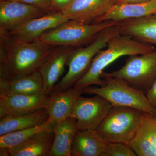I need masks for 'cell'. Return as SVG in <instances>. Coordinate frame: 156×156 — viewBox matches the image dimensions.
Returning <instances> with one entry per match:
<instances>
[{"label": "cell", "instance_id": "26", "mask_svg": "<svg viewBox=\"0 0 156 156\" xmlns=\"http://www.w3.org/2000/svg\"><path fill=\"white\" fill-rule=\"evenodd\" d=\"M74 0H51L53 12H62L66 10Z\"/></svg>", "mask_w": 156, "mask_h": 156}, {"label": "cell", "instance_id": "7", "mask_svg": "<svg viewBox=\"0 0 156 156\" xmlns=\"http://www.w3.org/2000/svg\"><path fill=\"white\" fill-rule=\"evenodd\" d=\"M115 77L126 81L131 87L146 93L156 80V49L144 54L129 56L122 68L103 73V77Z\"/></svg>", "mask_w": 156, "mask_h": 156}, {"label": "cell", "instance_id": "1", "mask_svg": "<svg viewBox=\"0 0 156 156\" xmlns=\"http://www.w3.org/2000/svg\"><path fill=\"white\" fill-rule=\"evenodd\" d=\"M54 47L40 40L23 41L0 32V79L12 80L37 71Z\"/></svg>", "mask_w": 156, "mask_h": 156}, {"label": "cell", "instance_id": "29", "mask_svg": "<svg viewBox=\"0 0 156 156\" xmlns=\"http://www.w3.org/2000/svg\"><path fill=\"white\" fill-rule=\"evenodd\" d=\"M0 156H10V153L8 148H0Z\"/></svg>", "mask_w": 156, "mask_h": 156}, {"label": "cell", "instance_id": "4", "mask_svg": "<svg viewBox=\"0 0 156 156\" xmlns=\"http://www.w3.org/2000/svg\"><path fill=\"white\" fill-rule=\"evenodd\" d=\"M142 113L132 108L112 106L96 131L105 142L128 144L136 135Z\"/></svg>", "mask_w": 156, "mask_h": 156}, {"label": "cell", "instance_id": "16", "mask_svg": "<svg viewBox=\"0 0 156 156\" xmlns=\"http://www.w3.org/2000/svg\"><path fill=\"white\" fill-rule=\"evenodd\" d=\"M83 93V89L73 87L65 91L53 90L46 108L49 119L56 124L70 117L76 100Z\"/></svg>", "mask_w": 156, "mask_h": 156}, {"label": "cell", "instance_id": "30", "mask_svg": "<svg viewBox=\"0 0 156 156\" xmlns=\"http://www.w3.org/2000/svg\"><path fill=\"white\" fill-rule=\"evenodd\" d=\"M0 1H13V0H0Z\"/></svg>", "mask_w": 156, "mask_h": 156}, {"label": "cell", "instance_id": "3", "mask_svg": "<svg viewBox=\"0 0 156 156\" xmlns=\"http://www.w3.org/2000/svg\"><path fill=\"white\" fill-rule=\"evenodd\" d=\"M120 34L119 25L109 27L100 32L88 46L74 49L66 62L68 71L53 90L65 91L73 87L89 70L96 54L106 48L111 39Z\"/></svg>", "mask_w": 156, "mask_h": 156}, {"label": "cell", "instance_id": "13", "mask_svg": "<svg viewBox=\"0 0 156 156\" xmlns=\"http://www.w3.org/2000/svg\"><path fill=\"white\" fill-rule=\"evenodd\" d=\"M116 0H74L62 11L69 20L92 24L108 11Z\"/></svg>", "mask_w": 156, "mask_h": 156}, {"label": "cell", "instance_id": "2", "mask_svg": "<svg viewBox=\"0 0 156 156\" xmlns=\"http://www.w3.org/2000/svg\"><path fill=\"white\" fill-rule=\"evenodd\" d=\"M155 49L152 45L128 36L120 34L113 37L108 41L106 49L96 54L89 70L73 87L83 89L92 85L103 86L105 84L101 79L104 69L116 59L123 56L144 54Z\"/></svg>", "mask_w": 156, "mask_h": 156}, {"label": "cell", "instance_id": "17", "mask_svg": "<svg viewBox=\"0 0 156 156\" xmlns=\"http://www.w3.org/2000/svg\"><path fill=\"white\" fill-rule=\"evenodd\" d=\"M14 94L47 95L43 79L38 71L12 80L0 79V95Z\"/></svg>", "mask_w": 156, "mask_h": 156}, {"label": "cell", "instance_id": "23", "mask_svg": "<svg viewBox=\"0 0 156 156\" xmlns=\"http://www.w3.org/2000/svg\"><path fill=\"white\" fill-rule=\"evenodd\" d=\"M55 125L56 123L48 119V121L40 126L13 131L0 136V148H9L13 147L24 142L39 132L53 131Z\"/></svg>", "mask_w": 156, "mask_h": 156}, {"label": "cell", "instance_id": "5", "mask_svg": "<svg viewBox=\"0 0 156 156\" xmlns=\"http://www.w3.org/2000/svg\"><path fill=\"white\" fill-rule=\"evenodd\" d=\"M102 78L105 83L104 86H89L83 89L84 93L104 98L112 106L128 107L156 114L144 92L131 87L121 78L108 76Z\"/></svg>", "mask_w": 156, "mask_h": 156}, {"label": "cell", "instance_id": "19", "mask_svg": "<svg viewBox=\"0 0 156 156\" xmlns=\"http://www.w3.org/2000/svg\"><path fill=\"white\" fill-rule=\"evenodd\" d=\"M106 142L92 129H78L74 136L71 156H104Z\"/></svg>", "mask_w": 156, "mask_h": 156}, {"label": "cell", "instance_id": "28", "mask_svg": "<svg viewBox=\"0 0 156 156\" xmlns=\"http://www.w3.org/2000/svg\"><path fill=\"white\" fill-rule=\"evenodd\" d=\"M148 1L149 0H116L115 3L120 4V3H138Z\"/></svg>", "mask_w": 156, "mask_h": 156}, {"label": "cell", "instance_id": "25", "mask_svg": "<svg viewBox=\"0 0 156 156\" xmlns=\"http://www.w3.org/2000/svg\"><path fill=\"white\" fill-rule=\"evenodd\" d=\"M21 2L43 9L48 13L52 12L51 0H13Z\"/></svg>", "mask_w": 156, "mask_h": 156}, {"label": "cell", "instance_id": "12", "mask_svg": "<svg viewBox=\"0 0 156 156\" xmlns=\"http://www.w3.org/2000/svg\"><path fill=\"white\" fill-rule=\"evenodd\" d=\"M74 49L66 46L54 47L50 56L39 69L47 95L50 96L53 92L59 78L64 73L68 58Z\"/></svg>", "mask_w": 156, "mask_h": 156}, {"label": "cell", "instance_id": "15", "mask_svg": "<svg viewBox=\"0 0 156 156\" xmlns=\"http://www.w3.org/2000/svg\"><path fill=\"white\" fill-rule=\"evenodd\" d=\"M128 144L137 156H156V117L154 115L143 112L136 135Z\"/></svg>", "mask_w": 156, "mask_h": 156}, {"label": "cell", "instance_id": "10", "mask_svg": "<svg viewBox=\"0 0 156 156\" xmlns=\"http://www.w3.org/2000/svg\"><path fill=\"white\" fill-rule=\"evenodd\" d=\"M62 12H51L30 20L6 32L15 38L26 42L39 40L45 32L68 21Z\"/></svg>", "mask_w": 156, "mask_h": 156}, {"label": "cell", "instance_id": "14", "mask_svg": "<svg viewBox=\"0 0 156 156\" xmlns=\"http://www.w3.org/2000/svg\"><path fill=\"white\" fill-rule=\"evenodd\" d=\"M156 14V0L138 3H115L93 24L106 21L121 22Z\"/></svg>", "mask_w": 156, "mask_h": 156}, {"label": "cell", "instance_id": "27", "mask_svg": "<svg viewBox=\"0 0 156 156\" xmlns=\"http://www.w3.org/2000/svg\"><path fill=\"white\" fill-rule=\"evenodd\" d=\"M148 101L156 114V80L149 90L146 93Z\"/></svg>", "mask_w": 156, "mask_h": 156}, {"label": "cell", "instance_id": "22", "mask_svg": "<svg viewBox=\"0 0 156 156\" xmlns=\"http://www.w3.org/2000/svg\"><path fill=\"white\" fill-rule=\"evenodd\" d=\"M49 118L46 109L39 110L28 114L5 116L0 119V136L40 126L48 121Z\"/></svg>", "mask_w": 156, "mask_h": 156}, {"label": "cell", "instance_id": "20", "mask_svg": "<svg viewBox=\"0 0 156 156\" xmlns=\"http://www.w3.org/2000/svg\"><path fill=\"white\" fill-rule=\"evenodd\" d=\"M53 131L39 132L29 139L9 148L11 156H49L54 140Z\"/></svg>", "mask_w": 156, "mask_h": 156}, {"label": "cell", "instance_id": "6", "mask_svg": "<svg viewBox=\"0 0 156 156\" xmlns=\"http://www.w3.org/2000/svg\"><path fill=\"white\" fill-rule=\"evenodd\" d=\"M120 23L121 22L106 21L95 24H86L69 20L47 31L39 40L53 47H80L92 42L103 30L119 25Z\"/></svg>", "mask_w": 156, "mask_h": 156}, {"label": "cell", "instance_id": "11", "mask_svg": "<svg viewBox=\"0 0 156 156\" xmlns=\"http://www.w3.org/2000/svg\"><path fill=\"white\" fill-rule=\"evenodd\" d=\"M49 99L47 95H0V118L28 114L46 109Z\"/></svg>", "mask_w": 156, "mask_h": 156}, {"label": "cell", "instance_id": "24", "mask_svg": "<svg viewBox=\"0 0 156 156\" xmlns=\"http://www.w3.org/2000/svg\"><path fill=\"white\" fill-rule=\"evenodd\" d=\"M104 156H136V154L127 144L120 142H106Z\"/></svg>", "mask_w": 156, "mask_h": 156}, {"label": "cell", "instance_id": "18", "mask_svg": "<svg viewBox=\"0 0 156 156\" xmlns=\"http://www.w3.org/2000/svg\"><path fill=\"white\" fill-rule=\"evenodd\" d=\"M120 34L156 46V14L121 21Z\"/></svg>", "mask_w": 156, "mask_h": 156}, {"label": "cell", "instance_id": "31", "mask_svg": "<svg viewBox=\"0 0 156 156\" xmlns=\"http://www.w3.org/2000/svg\"><path fill=\"white\" fill-rule=\"evenodd\" d=\"M154 115L156 117V114L155 115Z\"/></svg>", "mask_w": 156, "mask_h": 156}, {"label": "cell", "instance_id": "9", "mask_svg": "<svg viewBox=\"0 0 156 156\" xmlns=\"http://www.w3.org/2000/svg\"><path fill=\"white\" fill-rule=\"evenodd\" d=\"M48 13L43 9L21 2L0 1V31L11 30L28 20Z\"/></svg>", "mask_w": 156, "mask_h": 156}, {"label": "cell", "instance_id": "8", "mask_svg": "<svg viewBox=\"0 0 156 156\" xmlns=\"http://www.w3.org/2000/svg\"><path fill=\"white\" fill-rule=\"evenodd\" d=\"M111 107L110 102L99 95L91 98L80 95L75 102L71 117L76 121L78 129L96 130Z\"/></svg>", "mask_w": 156, "mask_h": 156}, {"label": "cell", "instance_id": "21", "mask_svg": "<svg viewBox=\"0 0 156 156\" xmlns=\"http://www.w3.org/2000/svg\"><path fill=\"white\" fill-rule=\"evenodd\" d=\"M77 130L76 121L73 117L56 123L53 128L54 140L49 156H71L73 139Z\"/></svg>", "mask_w": 156, "mask_h": 156}]
</instances>
